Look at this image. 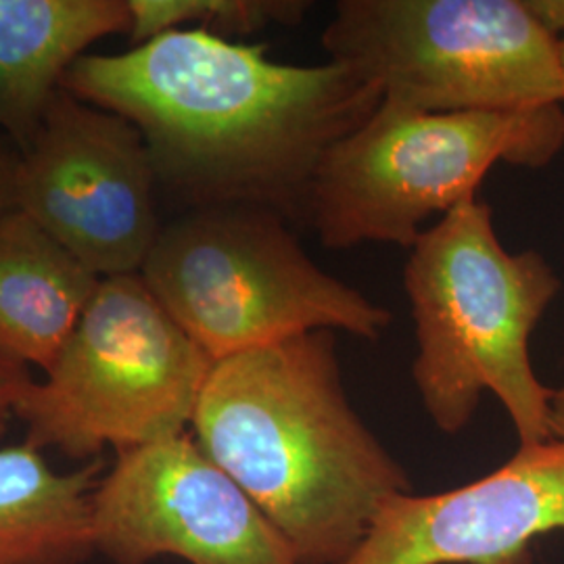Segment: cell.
<instances>
[{
    "label": "cell",
    "instance_id": "cell-17",
    "mask_svg": "<svg viewBox=\"0 0 564 564\" xmlns=\"http://www.w3.org/2000/svg\"><path fill=\"white\" fill-rule=\"evenodd\" d=\"M20 153L0 144V214L15 207V174Z\"/></svg>",
    "mask_w": 564,
    "mask_h": 564
},
{
    "label": "cell",
    "instance_id": "cell-3",
    "mask_svg": "<svg viewBox=\"0 0 564 564\" xmlns=\"http://www.w3.org/2000/svg\"><path fill=\"white\" fill-rule=\"evenodd\" d=\"M403 286L416 328L412 379L424 410L458 435L485 391L505 405L521 445L554 437L552 391L535 375L529 339L561 291L538 251L510 253L487 203L445 214L410 249Z\"/></svg>",
    "mask_w": 564,
    "mask_h": 564
},
{
    "label": "cell",
    "instance_id": "cell-6",
    "mask_svg": "<svg viewBox=\"0 0 564 564\" xmlns=\"http://www.w3.org/2000/svg\"><path fill=\"white\" fill-rule=\"evenodd\" d=\"M323 48L405 111H529L564 101L561 39L524 0H341Z\"/></svg>",
    "mask_w": 564,
    "mask_h": 564
},
{
    "label": "cell",
    "instance_id": "cell-9",
    "mask_svg": "<svg viewBox=\"0 0 564 564\" xmlns=\"http://www.w3.org/2000/svg\"><path fill=\"white\" fill-rule=\"evenodd\" d=\"M95 547L116 564H300L279 529L193 435L118 454L93 496Z\"/></svg>",
    "mask_w": 564,
    "mask_h": 564
},
{
    "label": "cell",
    "instance_id": "cell-15",
    "mask_svg": "<svg viewBox=\"0 0 564 564\" xmlns=\"http://www.w3.org/2000/svg\"><path fill=\"white\" fill-rule=\"evenodd\" d=\"M32 383L34 379L30 377L28 366L0 351V440L11 419L18 416L21 400Z\"/></svg>",
    "mask_w": 564,
    "mask_h": 564
},
{
    "label": "cell",
    "instance_id": "cell-12",
    "mask_svg": "<svg viewBox=\"0 0 564 564\" xmlns=\"http://www.w3.org/2000/svg\"><path fill=\"white\" fill-rule=\"evenodd\" d=\"M101 276L18 207L0 214V351L46 372Z\"/></svg>",
    "mask_w": 564,
    "mask_h": 564
},
{
    "label": "cell",
    "instance_id": "cell-18",
    "mask_svg": "<svg viewBox=\"0 0 564 564\" xmlns=\"http://www.w3.org/2000/svg\"><path fill=\"white\" fill-rule=\"evenodd\" d=\"M552 429H554V437L564 440V387L552 391Z\"/></svg>",
    "mask_w": 564,
    "mask_h": 564
},
{
    "label": "cell",
    "instance_id": "cell-2",
    "mask_svg": "<svg viewBox=\"0 0 564 564\" xmlns=\"http://www.w3.org/2000/svg\"><path fill=\"white\" fill-rule=\"evenodd\" d=\"M191 426L300 564L345 563L381 506L412 491L347 400L333 330L214 364Z\"/></svg>",
    "mask_w": 564,
    "mask_h": 564
},
{
    "label": "cell",
    "instance_id": "cell-7",
    "mask_svg": "<svg viewBox=\"0 0 564 564\" xmlns=\"http://www.w3.org/2000/svg\"><path fill=\"white\" fill-rule=\"evenodd\" d=\"M214 364L141 274L101 279L44 381L21 400L25 444L84 460L181 437Z\"/></svg>",
    "mask_w": 564,
    "mask_h": 564
},
{
    "label": "cell",
    "instance_id": "cell-19",
    "mask_svg": "<svg viewBox=\"0 0 564 564\" xmlns=\"http://www.w3.org/2000/svg\"><path fill=\"white\" fill-rule=\"evenodd\" d=\"M561 63H563V95H564V39H561Z\"/></svg>",
    "mask_w": 564,
    "mask_h": 564
},
{
    "label": "cell",
    "instance_id": "cell-16",
    "mask_svg": "<svg viewBox=\"0 0 564 564\" xmlns=\"http://www.w3.org/2000/svg\"><path fill=\"white\" fill-rule=\"evenodd\" d=\"M524 7L554 39H564V0H524Z\"/></svg>",
    "mask_w": 564,
    "mask_h": 564
},
{
    "label": "cell",
    "instance_id": "cell-10",
    "mask_svg": "<svg viewBox=\"0 0 564 564\" xmlns=\"http://www.w3.org/2000/svg\"><path fill=\"white\" fill-rule=\"evenodd\" d=\"M564 531V440L519 445L473 484L387 500L341 564H531V545Z\"/></svg>",
    "mask_w": 564,
    "mask_h": 564
},
{
    "label": "cell",
    "instance_id": "cell-14",
    "mask_svg": "<svg viewBox=\"0 0 564 564\" xmlns=\"http://www.w3.org/2000/svg\"><path fill=\"white\" fill-rule=\"evenodd\" d=\"M305 0H128L132 46L174 30H205L216 36H247L265 28L302 23Z\"/></svg>",
    "mask_w": 564,
    "mask_h": 564
},
{
    "label": "cell",
    "instance_id": "cell-5",
    "mask_svg": "<svg viewBox=\"0 0 564 564\" xmlns=\"http://www.w3.org/2000/svg\"><path fill=\"white\" fill-rule=\"evenodd\" d=\"M564 147V111L421 113L381 102L316 172L307 228L324 247L412 245L475 193L496 163L542 167Z\"/></svg>",
    "mask_w": 564,
    "mask_h": 564
},
{
    "label": "cell",
    "instance_id": "cell-11",
    "mask_svg": "<svg viewBox=\"0 0 564 564\" xmlns=\"http://www.w3.org/2000/svg\"><path fill=\"white\" fill-rule=\"evenodd\" d=\"M128 30V0H0V130L20 153L84 51Z\"/></svg>",
    "mask_w": 564,
    "mask_h": 564
},
{
    "label": "cell",
    "instance_id": "cell-13",
    "mask_svg": "<svg viewBox=\"0 0 564 564\" xmlns=\"http://www.w3.org/2000/svg\"><path fill=\"white\" fill-rule=\"evenodd\" d=\"M97 464L59 473L30 444L0 447V564H82L95 547Z\"/></svg>",
    "mask_w": 564,
    "mask_h": 564
},
{
    "label": "cell",
    "instance_id": "cell-8",
    "mask_svg": "<svg viewBox=\"0 0 564 564\" xmlns=\"http://www.w3.org/2000/svg\"><path fill=\"white\" fill-rule=\"evenodd\" d=\"M158 193L139 128L65 88L18 160L15 207L101 279L141 272L163 226Z\"/></svg>",
    "mask_w": 564,
    "mask_h": 564
},
{
    "label": "cell",
    "instance_id": "cell-4",
    "mask_svg": "<svg viewBox=\"0 0 564 564\" xmlns=\"http://www.w3.org/2000/svg\"><path fill=\"white\" fill-rule=\"evenodd\" d=\"M139 274L214 362L314 330L377 341L393 323L389 307L316 265L293 224L265 207L186 209L163 224Z\"/></svg>",
    "mask_w": 564,
    "mask_h": 564
},
{
    "label": "cell",
    "instance_id": "cell-1",
    "mask_svg": "<svg viewBox=\"0 0 564 564\" xmlns=\"http://www.w3.org/2000/svg\"><path fill=\"white\" fill-rule=\"evenodd\" d=\"M63 88L132 121L160 191L186 209L253 205L300 228L324 155L383 102L341 63L286 65L205 30L84 55Z\"/></svg>",
    "mask_w": 564,
    "mask_h": 564
}]
</instances>
